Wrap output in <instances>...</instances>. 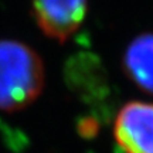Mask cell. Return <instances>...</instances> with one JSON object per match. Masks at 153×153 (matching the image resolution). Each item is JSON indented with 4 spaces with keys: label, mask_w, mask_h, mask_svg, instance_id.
I'll list each match as a JSON object with an SVG mask.
<instances>
[{
    "label": "cell",
    "mask_w": 153,
    "mask_h": 153,
    "mask_svg": "<svg viewBox=\"0 0 153 153\" xmlns=\"http://www.w3.org/2000/svg\"><path fill=\"white\" fill-rule=\"evenodd\" d=\"M44 87L40 55L19 41H0V109L14 112L34 102Z\"/></svg>",
    "instance_id": "cell-1"
},
{
    "label": "cell",
    "mask_w": 153,
    "mask_h": 153,
    "mask_svg": "<svg viewBox=\"0 0 153 153\" xmlns=\"http://www.w3.org/2000/svg\"><path fill=\"white\" fill-rule=\"evenodd\" d=\"M114 137L125 153H153V104L131 101L115 116Z\"/></svg>",
    "instance_id": "cell-2"
},
{
    "label": "cell",
    "mask_w": 153,
    "mask_h": 153,
    "mask_svg": "<svg viewBox=\"0 0 153 153\" xmlns=\"http://www.w3.org/2000/svg\"><path fill=\"white\" fill-rule=\"evenodd\" d=\"M89 0H33L38 27L47 37L65 43L87 16Z\"/></svg>",
    "instance_id": "cell-3"
},
{
    "label": "cell",
    "mask_w": 153,
    "mask_h": 153,
    "mask_svg": "<svg viewBox=\"0 0 153 153\" xmlns=\"http://www.w3.org/2000/svg\"><path fill=\"white\" fill-rule=\"evenodd\" d=\"M122 67L139 89L153 95V33H143L128 44Z\"/></svg>",
    "instance_id": "cell-4"
}]
</instances>
